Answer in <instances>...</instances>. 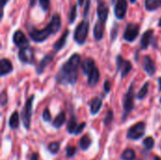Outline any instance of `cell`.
Masks as SVG:
<instances>
[{
  "label": "cell",
  "mask_w": 161,
  "mask_h": 160,
  "mask_svg": "<svg viewBox=\"0 0 161 160\" xmlns=\"http://www.w3.org/2000/svg\"><path fill=\"white\" fill-rule=\"evenodd\" d=\"M81 64V56L73 54L59 68L55 75V80L59 85H75L77 81L78 69Z\"/></svg>",
  "instance_id": "cell-1"
},
{
  "label": "cell",
  "mask_w": 161,
  "mask_h": 160,
  "mask_svg": "<svg viewBox=\"0 0 161 160\" xmlns=\"http://www.w3.org/2000/svg\"><path fill=\"white\" fill-rule=\"evenodd\" d=\"M61 26V20H60V16L58 13H55L49 24L47 25L46 27L42 28V29H36V28H31L28 31L29 37L30 39L35 41V42H42L45 40L48 39L49 36L51 35H55L57 34Z\"/></svg>",
  "instance_id": "cell-2"
},
{
  "label": "cell",
  "mask_w": 161,
  "mask_h": 160,
  "mask_svg": "<svg viewBox=\"0 0 161 160\" xmlns=\"http://www.w3.org/2000/svg\"><path fill=\"white\" fill-rule=\"evenodd\" d=\"M134 82L131 83L129 86L127 91L125 92L123 100V108H124V115H123V121H125L126 117L130 114V112L134 109L135 104H134V99H135V90H134Z\"/></svg>",
  "instance_id": "cell-3"
},
{
  "label": "cell",
  "mask_w": 161,
  "mask_h": 160,
  "mask_svg": "<svg viewBox=\"0 0 161 160\" xmlns=\"http://www.w3.org/2000/svg\"><path fill=\"white\" fill-rule=\"evenodd\" d=\"M89 27H90V24L88 20L81 21L78 24V25L75 27L74 32V40L77 44L82 45L86 42L89 33Z\"/></svg>",
  "instance_id": "cell-4"
},
{
  "label": "cell",
  "mask_w": 161,
  "mask_h": 160,
  "mask_svg": "<svg viewBox=\"0 0 161 160\" xmlns=\"http://www.w3.org/2000/svg\"><path fill=\"white\" fill-rule=\"evenodd\" d=\"M35 95H31L25 102L22 112H21V119L23 122L24 127L27 130L30 128L31 125V118H32V108H33V102H34Z\"/></svg>",
  "instance_id": "cell-5"
},
{
  "label": "cell",
  "mask_w": 161,
  "mask_h": 160,
  "mask_svg": "<svg viewBox=\"0 0 161 160\" xmlns=\"http://www.w3.org/2000/svg\"><path fill=\"white\" fill-rule=\"evenodd\" d=\"M145 130H146L145 123L144 122H139V123L133 124L131 127L128 128L126 138L128 140H131V141H138L144 136Z\"/></svg>",
  "instance_id": "cell-6"
},
{
  "label": "cell",
  "mask_w": 161,
  "mask_h": 160,
  "mask_svg": "<svg viewBox=\"0 0 161 160\" xmlns=\"http://www.w3.org/2000/svg\"><path fill=\"white\" fill-rule=\"evenodd\" d=\"M18 58L22 63L25 64H33L35 61L34 49L30 46H25L20 48L18 52Z\"/></svg>",
  "instance_id": "cell-7"
},
{
  "label": "cell",
  "mask_w": 161,
  "mask_h": 160,
  "mask_svg": "<svg viewBox=\"0 0 161 160\" xmlns=\"http://www.w3.org/2000/svg\"><path fill=\"white\" fill-rule=\"evenodd\" d=\"M140 34V25L135 23H129L126 25L124 32V39L125 41L133 42Z\"/></svg>",
  "instance_id": "cell-8"
},
{
  "label": "cell",
  "mask_w": 161,
  "mask_h": 160,
  "mask_svg": "<svg viewBox=\"0 0 161 160\" xmlns=\"http://www.w3.org/2000/svg\"><path fill=\"white\" fill-rule=\"evenodd\" d=\"M116 63H117V69L121 73V76L123 78L126 77L130 72L132 71V63L129 60L125 59L121 55H118L116 58Z\"/></svg>",
  "instance_id": "cell-9"
},
{
  "label": "cell",
  "mask_w": 161,
  "mask_h": 160,
  "mask_svg": "<svg viewBox=\"0 0 161 160\" xmlns=\"http://www.w3.org/2000/svg\"><path fill=\"white\" fill-rule=\"evenodd\" d=\"M12 41H13V43L19 48L29 46V41L27 40L25 35L23 33V31H21V30H16L14 32V34L12 36Z\"/></svg>",
  "instance_id": "cell-10"
},
{
  "label": "cell",
  "mask_w": 161,
  "mask_h": 160,
  "mask_svg": "<svg viewBox=\"0 0 161 160\" xmlns=\"http://www.w3.org/2000/svg\"><path fill=\"white\" fill-rule=\"evenodd\" d=\"M127 10V0H117L114 8V14L117 19H124Z\"/></svg>",
  "instance_id": "cell-11"
},
{
  "label": "cell",
  "mask_w": 161,
  "mask_h": 160,
  "mask_svg": "<svg viewBox=\"0 0 161 160\" xmlns=\"http://www.w3.org/2000/svg\"><path fill=\"white\" fill-rule=\"evenodd\" d=\"M142 68L145 71L146 74H148L150 76H153L156 74L157 73V68H156V64L154 62V60L149 57V56H145L143 57V60H142Z\"/></svg>",
  "instance_id": "cell-12"
},
{
  "label": "cell",
  "mask_w": 161,
  "mask_h": 160,
  "mask_svg": "<svg viewBox=\"0 0 161 160\" xmlns=\"http://www.w3.org/2000/svg\"><path fill=\"white\" fill-rule=\"evenodd\" d=\"M54 58H55V55H54V54H47V55H45V56L42 58V59L40 61V63L37 65L36 74H37L38 75H41V74L44 72V70L48 67V65L53 61Z\"/></svg>",
  "instance_id": "cell-13"
},
{
  "label": "cell",
  "mask_w": 161,
  "mask_h": 160,
  "mask_svg": "<svg viewBox=\"0 0 161 160\" xmlns=\"http://www.w3.org/2000/svg\"><path fill=\"white\" fill-rule=\"evenodd\" d=\"M108 13H109V9H108V5L103 1H100L97 7V16H98L99 21L106 23L108 17Z\"/></svg>",
  "instance_id": "cell-14"
},
{
  "label": "cell",
  "mask_w": 161,
  "mask_h": 160,
  "mask_svg": "<svg viewBox=\"0 0 161 160\" xmlns=\"http://www.w3.org/2000/svg\"><path fill=\"white\" fill-rule=\"evenodd\" d=\"M13 71L12 63L9 59L2 58L0 60V76H5Z\"/></svg>",
  "instance_id": "cell-15"
},
{
  "label": "cell",
  "mask_w": 161,
  "mask_h": 160,
  "mask_svg": "<svg viewBox=\"0 0 161 160\" xmlns=\"http://www.w3.org/2000/svg\"><path fill=\"white\" fill-rule=\"evenodd\" d=\"M153 36H154V29H147L143 33V35L142 36V39H141L142 49H147L148 48V46L150 45V43L152 41Z\"/></svg>",
  "instance_id": "cell-16"
},
{
  "label": "cell",
  "mask_w": 161,
  "mask_h": 160,
  "mask_svg": "<svg viewBox=\"0 0 161 160\" xmlns=\"http://www.w3.org/2000/svg\"><path fill=\"white\" fill-rule=\"evenodd\" d=\"M68 36H69V30H65L63 32V34L60 36V38L53 44V49L55 50V53L60 51L66 44L67 42V39H68Z\"/></svg>",
  "instance_id": "cell-17"
},
{
  "label": "cell",
  "mask_w": 161,
  "mask_h": 160,
  "mask_svg": "<svg viewBox=\"0 0 161 160\" xmlns=\"http://www.w3.org/2000/svg\"><path fill=\"white\" fill-rule=\"evenodd\" d=\"M95 67H96V66H95V62H94V60H93L92 58H86V59L82 62V65H81L82 72H83V74H86V75H89V74L92 72V70H93Z\"/></svg>",
  "instance_id": "cell-18"
},
{
  "label": "cell",
  "mask_w": 161,
  "mask_h": 160,
  "mask_svg": "<svg viewBox=\"0 0 161 160\" xmlns=\"http://www.w3.org/2000/svg\"><path fill=\"white\" fill-rule=\"evenodd\" d=\"M91 108H90V112L92 115H96L102 108L103 106V101L100 97H95L92 100L91 104H90Z\"/></svg>",
  "instance_id": "cell-19"
},
{
  "label": "cell",
  "mask_w": 161,
  "mask_h": 160,
  "mask_svg": "<svg viewBox=\"0 0 161 160\" xmlns=\"http://www.w3.org/2000/svg\"><path fill=\"white\" fill-rule=\"evenodd\" d=\"M100 79V72L98 68H94L92 72L88 75V85L90 87H95Z\"/></svg>",
  "instance_id": "cell-20"
},
{
  "label": "cell",
  "mask_w": 161,
  "mask_h": 160,
  "mask_svg": "<svg viewBox=\"0 0 161 160\" xmlns=\"http://www.w3.org/2000/svg\"><path fill=\"white\" fill-rule=\"evenodd\" d=\"M104 28H105V25H104V23L99 21L95 24L94 25V28H93V36L95 38L96 41H101L103 39V36H104Z\"/></svg>",
  "instance_id": "cell-21"
},
{
  "label": "cell",
  "mask_w": 161,
  "mask_h": 160,
  "mask_svg": "<svg viewBox=\"0 0 161 160\" xmlns=\"http://www.w3.org/2000/svg\"><path fill=\"white\" fill-rule=\"evenodd\" d=\"M65 121H66V114H65L64 111H60V112L56 116V118L53 120L52 125H53L55 128L58 129V128H60V127L65 124Z\"/></svg>",
  "instance_id": "cell-22"
},
{
  "label": "cell",
  "mask_w": 161,
  "mask_h": 160,
  "mask_svg": "<svg viewBox=\"0 0 161 160\" xmlns=\"http://www.w3.org/2000/svg\"><path fill=\"white\" fill-rule=\"evenodd\" d=\"M20 124V117L18 111H13L8 119V126L10 129H17Z\"/></svg>",
  "instance_id": "cell-23"
},
{
  "label": "cell",
  "mask_w": 161,
  "mask_h": 160,
  "mask_svg": "<svg viewBox=\"0 0 161 160\" xmlns=\"http://www.w3.org/2000/svg\"><path fill=\"white\" fill-rule=\"evenodd\" d=\"M144 7L148 11H154L161 8V0H145Z\"/></svg>",
  "instance_id": "cell-24"
},
{
  "label": "cell",
  "mask_w": 161,
  "mask_h": 160,
  "mask_svg": "<svg viewBox=\"0 0 161 160\" xmlns=\"http://www.w3.org/2000/svg\"><path fill=\"white\" fill-rule=\"evenodd\" d=\"M77 126H78V124H77V122H76V118L73 115L70 118V120L68 121V124H67V131H68V133L70 135H75Z\"/></svg>",
  "instance_id": "cell-25"
},
{
  "label": "cell",
  "mask_w": 161,
  "mask_h": 160,
  "mask_svg": "<svg viewBox=\"0 0 161 160\" xmlns=\"http://www.w3.org/2000/svg\"><path fill=\"white\" fill-rule=\"evenodd\" d=\"M92 139L89 137V135H84L79 141V147L82 151H87L92 145Z\"/></svg>",
  "instance_id": "cell-26"
},
{
  "label": "cell",
  "mask_w": 161,
  "mask_h": 160,
  "mask_svg": "<svg viewBox=\"0 0 161 160\" xmlns=\"http://www.w3.org/2000/svg\"><path fill=\"white\" fill-rule=\"evenodd\" d=\"M121 158L123 160H135L136 159V153L133 149L127 148L123 152Z\"/></svg>",
  "instance_id": "cell-27"
},
{
  "label": "cell",
  "mask_w": 161,
  "mask_h": 160,
  "mask_svg": "<svg viewBox=\"0 0 161 160\" xmlns=\"http://www.w3.org/2000/svg\"><path fill=\"white\" fill-rule=\"evenodd\" d=\"M148 91H149V82L146 81V82L143 84V86L141 88V90L138 91V93H137V98H138L139 100H142L143 98L146 97V95H147V93H148Z\"/></svg>",
  "instance_id": "cell-28"
},
{
  "label": "cell",
  "mask_w": 161,
  "mask_h": 160,
  "mask_svg": "<svg viewBox=\"0 0 161 160\" xmlns=\"http://www.w3.org/2000/svg\"><path fill=\"white\" fill-rule=\"evenodd\" d=\"M142 144H143V146L145 147L146 150L151 151L155 147V140H154L153 137H147V138H145L143 140Z\"/></svg>",
  "instance_id": "cell-29"
},
{
  "label": "cell",
  "mask_w": 161,
  "mask_h": 160,
  "mask_svg": "<svg viewBox=\"0 0 161 160\" xmlns=\"http://www.w3.org/2000/svg\"><path fill=\"white\" fill-rule=\"evenodd\" d=\"M59 147H60V143L58 141H53L51 143H49L47 150L49 151L50 154L52 155H57L59 151Z\"/></svg>",
  "instance_id": "cell-30"
},
{
  "label": "cell",
  "mask_w": 161,
  "mask_h": 160,
  "mask_svg": "<svg viewBox=\"0 0 161 160\" xmlns=\"http://www.w3.org/2000/svg\"><path fill=\"white\" fill-rule=\"evenodd\" d=\"M76 14H77V7L75 5H74L69 12V24L72 25L75 22L76 19Z\"/></svg>",
  "instance_id": "cell-31"
},
{
  "label": "cell",
  "mask_w": 161,
  "mask_h": 160,
  "mask_svg": "<svg viewBox=\"0 0 161 160\" xmlns=\"http://www.w3.org/2000/svg\"><path fill=\"white\" fill-rule=\"evenodd\" d=\"M113 119H114V113L111 109H108L107 111V114H106V117L104 119V124L106 126H108L112 124L113 122Z\"/></svg>",
  "instance_id": "cell-32"
},
{
  "label": "cell",
  "mask_w": 161,
  "mask_h": 160,
  "mask_svg": "<svg viewBox=\"0 0 161 160\" xmlns=\"http://www.w3.org/2000/svg\"><path fill=\"white\" fill-rule=\"evenodd\" d=\"M65 151H66V156L67 157H74L77 152V149L75 147V146H67L65 148Z\"/></svg>",
  "instance_id": "cell-33"
},
{
  "label": "cell",
  "mask_w": 161,
  "mask_h": 160,
  "mask_svg": "<svg viewBox=\"0 0 161 160\" xmlns=\"http://www.w3.org/2000/svg\"><path fill=\"white\" fill-rule=\"evenodd\" d=\"M42 120L45 122V123H50L52 121V116H51V113H50V110L49 108H45L42 112Z\"/></svg>",
  "instance_id": "cell-34"
},
{
  "label": "cell",
  "mask_w": 161,
  "mask_h": 160,
  "mask_svg": "<svg viewBox=\"0 0 161 160\" xmlns=\"http://www.w3.org/2000/svg\"><path fill=\"white\" fill-rule=\"evenodd\" d=\"M118 29H119V25L117 23H114V25L111 29V34H110V38L111 41H115V39L117 38V34H118Z\"/></svg>",
  "instance_id": "cell-35"
},
{
  "label": "cell",
  "mask_w": 161,
  "mask_h": 160,
  "mask_svg": "<svg viewBox=\"0 0 161 160\" xmlns=\"http://www.w3.org/2000/svg\"><path fill=\"white\" fill-rule=\"evenodd\" d=\"M39 4L44 11H47L50 8V0H39Z\"/></svg>",
  "instance_id": "cell-36"
},
{
  "label": "cell",
  "mask_w": 161,
  "mask_h": 160,
  "mask_svg": "<svg viewBox=\"0 0 161 160\" xmlns=\"http://www.w3.org/2000/svg\"><path fill=\"white\" fill-rule=\"evenodd\" d=\"M90 7H91V0H87L86 1V4H85V7H84V13H83V16H84L85 19L88 17L89 10H90Z\"/></svg>",
  "instance_id": "cell-37"
},
{
  "label": "cell",
  "mask_w": 161,
  "mask_h": 160,
  "mask_svg": "<svg viewBox=\"0 0 161 160\" xmlns=\"http://www.w3.org/2000/svg\"><path fill=\"white\" fill-rule=\"evenodd\" d=\"M85 127H86V123H81V124H79L78 126H77V128H76V130H75V135H79V134H81V133L83 132V130L85 129Z\"/></svg>",
  "instance_id": "cell-38"
},
{
  "label": "cell",
  "mask_w": 161,
  "mask_h": 160,
  "mask_svg": "<svg viewBox=\"0 0 161 160\" xmlns=\"http://www.w3.org/2000/svg\"><path fill=\"white\" fill-rule=\"evenodd\" d=\"M7 103H8V95H7L6 91H3L1 93V106L4 107Z\"/></svg>",
  "instance_id": "cell-39"
},
{
  "label": "cell",
  "mask_w": 161,
  "mask_h": 160,
  "mask_svg": "<svg viewBox=\"0 0 161 160\" xmlns=\"http://www.w3.org/2000/svg\"><path fill=\"white\" fill-rule=\"evenodd\" d=\"M110 89H111V85H110L109 80H106L105 83H104V91H105V93H108L110 91Z\"/></svg>",
  "instance_id": "cell-40"
},
{
  "label": "cell",
  "mask_w": 161,
  "mask_h": 160,
  "mask_svg": "<svg viewBox=\"0 0 161 160\" xmlns=\"http://www.w3.org/2000/svg\"><path fill=\"white\" fill-rule=\"evenodd\" d=\"M9 0H1V3H2V5H1V8H2V14H1V19L3 18V15H4V8H5V6H6V4L8 2Z\"/></svg>",
  "instance_id": "cell-41"
},
{
  "label": "cell",
  "mask_w": 161,
  "mask_h": 160,
  "mask_svg": "<svg viewBox=\"0 0 161 160\" xmlns=\"http://www.w3.org/2000/svg\"><path fill=\"white\" fill-rule=\"evenodd\" d=\"M29 160H39V155L37 153H33L30 157Z\"/></svg>",
  "instance_id": "cell-42"
},
{
  "label": "cell",
  "mask_w": 161,
  "mask_h": 160,
  "mask_svg": "<svg viewBox=\"0 0 161 160\" xmlns=\"http://www.w3.org/2000/svg\"><path fill=\"white\" fill-rule=\"evenodd\" d=\"M77 1H78V6H80V7H82L85 3V0H77Z\"/></svg>",
  "instance_id": "cell-43"
},
{
  "label": "cell",
  "mask_w": 161,
  "mask_h": 160,
  "mask_svg": "<svg viewBox=\"0 0 161 160\" xmlns=\"http://www.w3.org/2000/svg\"><path fill=\"white\" fill-rule=\"evenodd\" d=\"M158 86H159V91H161V76L158 79Z\"/></svg>",
  "instance_id": "cell-44"
},
{
  "label": "cell",
  "mask_w": 161,
  "mask_h": 160,
  "mask_svg": "<svg viewBox=\"0 0 161 160\" xmlns=\"http://www.w3.org/2000/svg\"><path fill=\"white\" fill-rule=\"evenodd\" d=\"M154 160H161V158L159 157H158V156H156L155 157H154Z\"/></svg>",
  "instance_id": "cell-45"
},
{
  "label": "cell",
  "mask_w": 161,
  "mask_h": 160,
  "mask_svg": "<svg viewBox=\"0 0 161 160\" xmlns=\"http://www.w3.org/2000/svg\"><path fill=\"white\" fill-rule=\"evenodd\" d=\"M158 26H159V27H161V18L158 20Z\"/></svg>",
  "instance_id": "cell-46"
},
{
  "label": "cell",
  "mask_w": 161,
  "mask_h": 160,
  "mask_svg": "<svg viewBox=\"0 0 161 160\" xmlns=\"http://www.w3.org/2000/svg\"><path fill=\"white\" fill-rule=\"evenodd\" d=\"M136 1H137V0H130V2H131L132 4H134V3H135Z\"/></svg>",
  "instance_id": "cell-47"
},
{
  "label": "cell",
  "mask_w": 161,
  "mask_h": 160,
  "mask_svg": "<svg viewBox=\"0 0 161 160\" xmlns=\"http://www.w3.org/2000/svg\"><path fill=\"white\" fill-rule=\"evenodd\" d=\"M159 102H160V104H161V97H160V100H159Z\"/></svg>",
  "instance_id": "cell-48"
}]
</instances>
